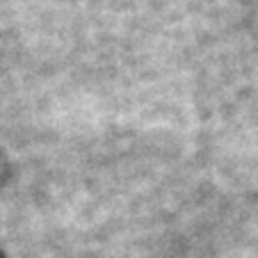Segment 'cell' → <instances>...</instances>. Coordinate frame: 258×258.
Wrapping results in <instances>:
<instances>
[{
  "instance_id": "1",
  "label": "cell",
  "mask_w": 258,
  "mask_h": 258,
  "mask_svg": "<svg viewBox=\"0 0 258 258\" xmlns=\"http://www.w3.org/2000/svg\"><path fill=\"white\" fill-rule=\"evenodd\" d=\"M0 258H3V253H0Z\"/></svg>"
}]
</instances>
